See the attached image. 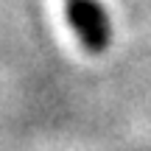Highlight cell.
Listing matches in <instances>:
<instances>
[{"instance_id":"6da1fadb","label":"cell","mask_w":151,"mask_h":151,"mask_svg":"<svg viewBox=\"0 0 151 151\" xmlns=\"http://www.w3.org/2000/svg\"><path fill=\"white\" fill-rule=\"evenodd\" d=\"M67 20L90 53H104L109 45V22L95 0H65Z\"/></svg>"}]
</instances>
